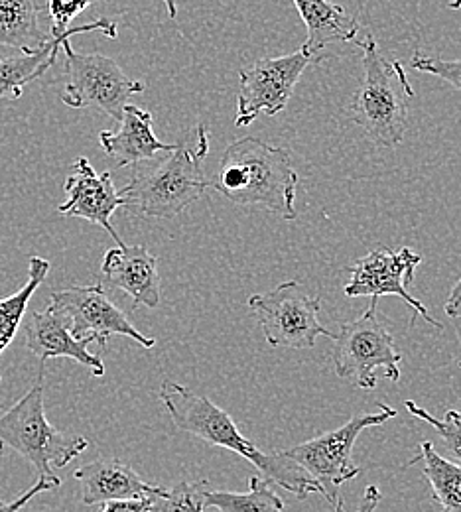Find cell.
<instances>
[{"label":"cell","instance_id":"31","mask_svg":"<svg viewBox=\"0 0 461 512\" xmlns=\"http://www.w3.org/2000/svg\"><path fill=\"white\" fill-rule=\"evenodd\" d=\"M444 312L450 318H461V278L458 284L452 288L446 304H444Z\"/></svg>","mask_w":461,"mask_h":512},{"label":"cell","instance_id":"21","mask_svg":"<svg viewBox=\"0 0 461 512\" xmlns=\"http://www.w3.org/2000/svg\"><path fill=\"white\" fill-rule=\"evenodd\" d=\"M420 455L410 463H424L422 475L430 483L434 501L444 512H461V463L442 457L430 442H422Z\"/></svg>","mask_w":461,"mask_h":512},{"label":"cell","instance_id":"11","mask_svg":"<svg viewBox=\"0 0 461 512\" xmlns=\"http://www.w3.org/2000/svg\"><path fill=\"white\" fill-rule=\"evenodd\" d=\"M420 262L422 256L408 247H402L398 251L379 247L363 258L355 260L347 268L351 280L345 284L343 292L347 298L369 296L381 300L383 296H398L418 316H422L430 325L442 329V323L434 320L428 308L408 292V286L414 282L416 268L420 266Z\"/></svg>","mask_w":461,"mask_h":512},{"label":"cell","instance_id":"20","mask_svg":"<svg viewBox=\"0 0 461 512\" xmlns=\"http://www.w3.org/2000/svg\"><path fill=\"white\" fill-rule=\"evenodd\" d=\"M69 36L52 38L44 50L34 54H18L0 60V101H16L22 97L24 87L44 75L62 52V46Z\"/></svg>","mask_w":461,"mask_h":512},{"label":"cell","instance_id":"1","mask_svg":"<svg viewBox=\"0 0 461 512\" xmlns=\"http://www.w3.org/2000/svg\"><path fill=\"white\" fill-rule=\"evenodd\" d=\"M160 400L178 430L196 436L209 446L235 451L255 465L268 481L298 499H306L312 493L322 495V487L302 467L282 455V451L257 448L255 442L239 432L235 420L207 396L184 384L164 381L160 386Z\"/></svg>","mask_w":461,"mask_h":512},{"label":"cell","instance_id":"7","mask_svg":"<svg viewBox=\"0 0 461 512\" xmlns=\"http://www.w3.org/2000/svg\"><path fill=\"white\" fill-rule=\"evenodd\" d=\"M379 408L381 412L377 414H357L337 430L282 451L322 487V495L333 509L343 505L337 497L339 487L361 475V469L353 463V448L359 434L367 428L383 426L398 414L389 404H379Z\"/></svg>","mask_w":461,"mask_h":512},{"label":"cell","instance_id":"22","mask_svg":"<svg viewBox=\"0 0 461 512\" xmlns=\"http://www.w3.org/2000/svg\"><path fill=\"white\" fill-rule=\"evenodd\" d=\"M48 272H50V262L46 258L32 256L28 264V282L16 294L0 300V355L16 337L22 320L26 316L28 304L36 294V290L40 288V284L46 280Z\"/></svg>","mask_w":461,"mask_h":512},{"label":"cell","instance_id":"27","mask_svg":"<svg viewBox=\"0 0 461 512\" xmlns=\"http://www.w3.org/2000/svg\"><path fill=\"white\" fill-rule=\"evenodd\" d=\"M410 67L422 73L436 75L461 91V60H440V58L414 54L410 60Z\"/></svg>","mask_w":461,"mask_h":512},{"label":"cell","instance_id":"35","mask_svg":"<svg viewBox=\"0 0 461 512\" xmlns=\"http://www.w3.org/2000/svg\"><path fill=\"white\" fill-rule=\"evenodd\" d=\"M0 408H2V404H0Z\"/></svg>","mask_w":461,"mask_h":512},{"label":"cell","instance_id":"17","mask_svg":"<svg viewBox=\"0 0 461 512\" xmlns=\"http://www.w3.org/2000/svg\"><path fill=\"white\" fill-rule=\"evenodd\" d=\"M119 132L103 130L99 134V144L103 152L113 160L115 168H125L144 160H152L156 152H172L176 144H166L156 138L152 115L136 105L123 109V119Z\"/></svg>","mask_w":461,"mask_h":512},{"label":"cell","instance_id":"15","mask_svg":"<svg viewBox=\"0 0 461 512\" xmlns=\"http://www.w3.org/2000/svg\"><path fill=\"white\" fill-rule=\"evenodd\" d=\"M101 272L111 288L123 290L131 298L132 310L160 306L158 258L146 247L125 245L109 249L103 256Z\"/></svg>","mask_w":461,"mask_h":512},{"label":"cell","instance_id":"6","mask_svg":"<svg viewBox=\"0 0 461 512\" xmlns=\"http://www.w3.org/2000/svg\"><path fill=\"white\" fill-rule=\"evenodd\" d=\"M377 304L379 298H371V306L357 320L345 321L333 339L335 375L363 390L377 388V369L395 383L400 379L402 355L396 351L393 333L377 314Z\"/></svg>","mask_w":461,"mask_h":512},{"label":"cell","instance_id":"24","mask_svg":"<svg viewBox=\"0 0 461 512\" xmlns=\"http://www.w3.org/2000/svg\"><path fill=\"white\" fill-rule=\"evenodd\" d=\"M91 4H95V0H48V14L52 20L50 32H48L50 38H64V36L73 38L85 32H103L109 38H117V22L109 18H99L95 22L69 28L73 18L85 12Z\"/></svg>","mask_w":461,"mask_h":512},{"label":"cell","instance_id":"4","mask_svg":"<svg viewBox=\"0 0 461 512\" xmlns=\"http://www.w3.org/2000/svg\"><path fill=\"white\" fill-rule=\"evenodd\" d=\"M363 52V79L345 109V117L373 142L396 148L408 130V103L414 89L400 62H389L373 34L355 40Z\"/></svg>","mask_w":461,"mask_h":512},{"label":"cell","instance_id":"28","mask_svg":"<svg viewBox=\"0 0 461 512\" xmlns=\"http://www.w3.org/2000/svg\"><path fill=\"white\" fill-rule=\"evenodd\" d=\"M62 485V479H42L40 477V481L30 489V491H26L24 495H20L16 501H12V503H2L0 501V512H18L22 507H26L36 495H40V493H44V491H54V489H58Z\"/></svg>","mask_w":461,"mask_h":512},{"label":"cell","instance_id":"26","mask_svg":"<svg viewBox=\"0 0 461 512\" xmlns=\"http://www.w3.org/2000/svg\"><path fill=\"white\" fill-rule=\"evenodd\" d=\"M404 406H406V410H408L412 416H416V418H420L422 422L430 424V426L440 434V438L444 440V444H446L448 449L452 451V455H454V457H458L461 463L460 410H448V412H446V416H444V420H438V418H434L428 410L420 408L414 400H406V402H404Z\"/></svg>","mask_w":461,"mask_h":512},{"label":"cell","instance_id":"14","mask_svg":"<svg viewBox=\"0 0 461 512\" xmlns=\"http://www.w3.org/2000/svg\"><path fill=\"white\" fill-rule=\"evenodd\" d=\"M26 345L40 363H48L56 357H67L75 363L87 367L95 377L105 375V365L99 355L89 351L93 343L91 337H75L71 333V323L66 314L50 302L44 312H34L26 323Z\"/></svg>","mask_w":461,"mask_h":512},{"label":"cell","instance_id":"13","mask_svg":"<svg viewBox=\"0 0 461 512\" xmlns=\"http://www.w3.org/2000/svg\"><path fill=\"white\" fill-rule=\"evenodd\" d=\"M67 201L58 205V211L67 217H79L101 225L117 243L125 247L123 239L115 231L111 217L123 207V199L113 184L111 172L97 174L85 156L77 158L71 166V176L64 184Z\"/></svg>","mask_w":461,"mask_h":512},{"label":"cell","instance_id":"32","mask_svg":"<svg viewBox=\"0 0 461 512\" xmlns=\"http://www.w3.org/2000/svg\"><path fill=\"white\" fill-rule=\"evenodd\" d=\"M164 4H166V8H168V16L170 18H176L178 16V2L176 0H162Z\"/></svg>","mask_w":461,"mask_h":512},{"label":"cell","instance_id":"25","mask_svg":"<svg viewBox=\"0 0 461 512\" xmlns=\"http://www.w3.org/2000/svg\"><path fill=\"white\" fill-rule=\"evenodd\" d=\"M211 491L207 481L196 483H178L166 497L158 499V512H203L207 509L205 497Z\"/></svg>","mask_w":461,"mask_h":512},{"label":"cell","instance_id":"2","mask_svg":"<svg viewBox=\"0 0 461 512\" xmlns=\"http://www.w3.org/2000/svg\"><path fill=\"white\" fill-rule=\"evenodd\" d=\"M298 174L284 148L270 146L255 136L231 142L209 186L231 203L259 205L274 215L294 221Z\"/></svg>","mask_w":461,"mask_h":512},{"label":"cell","instance_id":"30","mask_svg":"<svg viewBox=\"0 0 461 512\" xmlns=\"http://www.w3.org/2000/svg\"><path fill=\"white\" fill-rule=\"evenodd\" d=\"M381 501H383V495H381L379 487L369 485V487L365 489V493H363L361 501H359L357 512H375L377 511V507H379V503H381ZM335 512H345L343 505H341V507H337Z\"/></svg>","mask_w":461,"mask_h":512},{"label":"cell","instance_id":"3","mask_svg":"<svg viewBox=\"0 0 461 512\" xmlns=\"http://www.w3.org/2000/svg\"><path fill=\"white\" fill-rule=\"evenodd\" d=\"M207 154L209 132L198 125L192 142H178L170 156L154 170L132 176L131 182L119 192L123 207L138 217H178L209 188L203 170Z\"/></svg>","mask_w":461,"mask_h":512},{"label":"cell","instance_id":"8","mask_svg":"<svg viewBox=\"0 0 461 512\" xmlns=\"http://www.w3.org/2000/svg\"><path fill=\"white\" fill-rule=\"evenodd\" d=\"M247 304L270 347L312 349L320 335L335 339V333L320 323V298L310 296L296 280L282 282L266 294H255Z\"/></svg>","mask_w":461,"mask_h":512},{"label":"cell","instance_id":"29","mask_svg":"<svg viewBox=\"0 0 461 512\" xmlns=\"http://www.w3.org/2000/svg\"><path fill=\"white\" fill-rule=\"evenodd\" d=\"M158 499L160 497L109 501V503H103V512H158Z\"/></svg>","mask_w":461,"mask_h":512},{"label":"cell","instance_id":"36","mask_svg":"<svg viewBox=\"0 0 461 512\" xmlns=\"http://www.w3.org/2000/svg\"><path fill=\"white\" fill-rule=\"evenodd\" d=\"M460 367H461V361H460Z\"/></svg>","mask_w":461,"mask_h":512},{"label":"cell","instance_id":"33","mask_svg":"<svg viewBox=\"0 0 461 512\" xmlns=\"http://www.w3.org/2000/svg\"><path fill=\"white\" fill-rule=\"evenodd\" d=\"M452 10H460L461 8V0H450V4H448Z\"/></svg>","mask_w":461,"mask_h":512},{"label":"cell","instance_id":"10","mask_svg":"<svg viewBox=\"0 0 461 512\" xmlns=\"http://www.w3.org/2000/svg\"><path fill=\"white\" fill-rule=\"evenodd\" d=\"M310 64H318V60L300 50L280 58H263L239 71L235 127H249L261 113L276 117L284 111Z\"/></svg>","mask_w":461,"mask_h":512},{"label":"cell","instance_id":"16","mask_svg":"<svg viewBox=\"0 0 461 512\" xmlns=\"http://www.w3.org/2000/svg\"><path fill=\"white\" fill-rule=\"evenodd\" d=\"M81 487L83 505H103L109 501L164 497L168 489L150 485L138 477L129 463L109 457L97 459L73 473Z\"/></svg>","mask_w":461,"mask_h":512},{"label":"cell","instance_id":"5","mask_svg":"<svg viewBox=\"0 0 461 512\" xmlns=\"http://www.w3.org/2000/svg\"><path fill=\"white\" fill-rule=\"evenodd\" d=\"M44 371L46 365L40 363L34 386L0 416V442L26 457L42 479H60L54 469L69 465L89 448V442L48 422L44 410Z\"/></svg>","mask_w":461,"mask_h":512},{"label":"cell","instance_id":"12","mask_svg":"<svg viewBox=\"0 0 461 512\" xmlns=\"http://www.w3.org/2000/svg\"><path fill=\"white\" fill-rule=\"evenodd\" d=\"M50 302L66 314L71 323V333L79 339L91 337L101 347H107L111 335H125L146 349L156 345L154 337L142 335L127 314L109 300L103 284L54 290Z\"/></svg>","mask_w":461,"mask_h":512},{"label":"cell","instance_id":"9","mask_svg":"<svg viewBox=\"0 0 461 512\" xmlns=\"http://www.w3.org/2000/svg\"><path fill=\"white\" fill-rule=\"evenodd\" d=\"M66 54L67 83L62 103L69 109L95 107L115 121L123 119V109L132 95L142 93L144 83L131 79L119 64L101 54H79L69 40L62 46Z\"/></svg>","mask_w":461,"mask_h":512},{"label":"cell","instance_id":"19","mask_svg":"<svg viewBox=\"0 0 461 512\" xmlns=\"http://www.w3.org/2000/svg\"><path fill=\"white\" fill-rule=\"evenodd\" d=\"M44 6L36 0H0V50L34 54L52 40L40 26Z\"/></svg>","mask_w":461,"mask_h":512},{"label":"cell","instance_id":"23","mask_svg":"<svg viewBox=\"0 0 461 512\" xmlns=\"http://www.w3.org/2000/svg\"><path fill=\"white\" fill-rule=\"evenodd\" d=\"M205 505L219 512H284V501L274 491V483L257 475L249 479L247 493L209 491Z\"/></svg>","mask_w":461,"mask_h":512},{"label":"cell","instance_id":"18","mask_svg":"<svg viewBox=\"0 0 461 512\" xmlns=\"http://www.w3.org/2000/svg\"><path fill=\"white\" fill-rule=\"evenodd\" d=\"M294 4L308 30V38L300 48L304 54L324 62L326 58L320 56L322 50L331 44L357 40V32L361 30L359 20L347 14L343 6L330 0H294Z\"/></svg>","mask_w":461,"mask_h":512},{"label":"cell","instance_id":"34","mask_svg":"<svg viewBox=\"0 0 461 512\" xmlns=\"http://www.w3.org/2000/svg\"><path fill=\"white\" fill-rule=\"evenodd\" d=\"M2 449H4V444L0 442V455H2ZM0 493H2V487H0Z\"/></svg>","mask_w":461,"mask_h":512}]
</instances>
